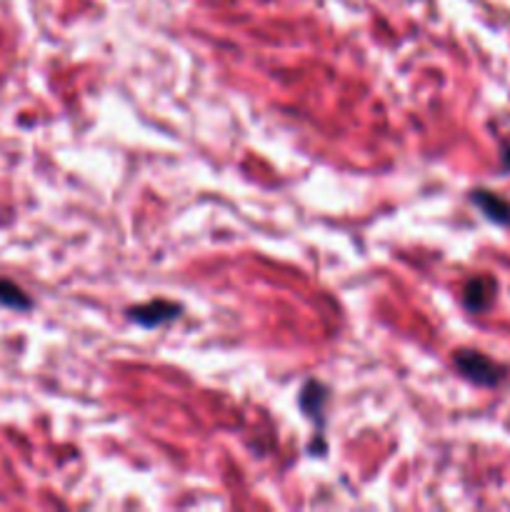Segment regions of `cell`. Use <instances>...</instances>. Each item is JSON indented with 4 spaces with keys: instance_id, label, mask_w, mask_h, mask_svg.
<instances>
[{
    "instance_id": "1",
    "label": "cell",
    "mask_w": 510,
    "mask_h": 512,
    "mask_svg": "<svg viewBox=\"0 0 510 512\" xmlns=\"http://www.w3.org/2000/svg\"><path fill=\"white\" fill-rule=\"evenodd\" d=\"M453 365L468 383L478 385V388H495V385L503 383L505 375H508V368H505V365H500L498 360H493L490 355L473 348H460L458 353L453 355Z\"/></svg>"
},
{
    "instance_id": "2",
    "label": "cell",
    "mask_w": 510,
    "mask_h": 512,
    "mask_svg": "<svg viewBox=\"0 0 510 512\" xmlns=\"http://www.w3.org/2000/svg\"><path fill=\"white\" fill-rule=\"evenodd\" d=\"M180 313H183V305L180 303H173V300H165V298H155L143 305H133V308H128V320L138 323L140 328L150 330L180 318Z\"/></svg>"
},
{
    "instance_id": "3",
    "label": "cell",
    "mask_w": 510,
    "mask_h": 512,
    "mask_svg": "<svg viewBox=\"0 0 510 512\" xmlns=\"http://www.w3.org/2000/svg\"><path fill=\"white\" fill-rule=\"evenodd\" d=\"M495 295H498V280L493 275H475L465 283L463 305L475 315L485 313L495 303Z\"/></svg>"
},
{
    "instance_id": "4",
    "label": "cell",
    "mask_w": 510,
    "mask_h": 512,
    "mask_svg": "<svg viewBox=\"0 0 510 512\" xmlns=\"http://www.w3.org/2000/svg\"><path fill=\"white\" fill-rule=\"evenodd\" d=\"M470 203H473L490 223L510 228V200H505L503 195L493 193V190L475 188L470 190Z\"/></svg>"
},
{
    "instance_id": "5",
    "label": "cell",
    "mask_w": 510,
    "mask_h": 512,
    "mask_svg": "<svg viewBox=\"0 0 510 512\" xmlns=\"http://www.w3.org/2000/svg\"><path fill=\"white\" fill-rule=\"evenodd\" d=\"M330 390L325 388L320 380H308L300 390V410L318 425V430H323L325 425V405H328Z\"/></svg>"
},
{
    "instance_id": "6",
    "label": "cell",
    "mask_w": 510,
    "mask_h": 512,
    "mask_svg": "<svg viewBox=\"0 0 510 512\" xmlns=\"http://www.w3.org/2000/svg\"><path fill=\"white\" fill-rule=\"evenodd\" d=\"M0 305H5V308L10 310H18V313H25V310L33 308V300H30L28 293H25L20 285H15L13 280L0 278Z\"/></svg>"
},
{
    "instance_id": "7",
    "label": "cell",
    "mask_w": 510,
    "mask_h": 512,
    "mask_svg": "<svg viewBox=\"0 0 510 512\" xmlns=\"http://www.w3.org/2000/svg\"><path fill=\"white\" fill-rule=\"evenodd\" d=\"M500 165H503L505 173H510V143L503 145V153H500Z\"/></svg>"
}]
</instances>
